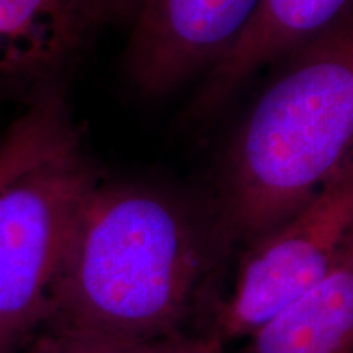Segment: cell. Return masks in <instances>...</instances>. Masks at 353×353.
<instances>
[{
  "mask_svg": "<svg viewBox=\"0 0 353 353\" xmlns=\"http://www.w3.org/2000/svg\"><path fill=\"white\" fill-rule=\"evenodd\" d=\"M223 224L139 185L99 183L82 205L41 325L149 345L185 335L205 299Z\"/></svg>",
  "mask_w": 353,
  "mask_h": 353,
  "instance_id": "6da1fadb",
  "label": "cell"
},
{
  "mask_svg": "<svg viewBox=\"0 0 353 353\" xmlns=\"http://www.w3.org/2000/svg\"><path fill=\"white\" fill-rule=\"evenodd\" d=\"M353 149V37L332 34L260 97L226 165L221 224L252 242L316 195Z\"/></svg>",
  "mask_w": 353,
  "mask_h": 353,
  "instance_id": "7a4b0ae2",
  "label": "cell"
},
{
  "mask_svg": "<svg viewBox=\"0 0 353 353\" xmlns=\"http://www.w3.org/2000/svg\"><path fill=\"white\" fill-rule=\"evenodd\" d=\"M99 183L74 130L0 187V353H20L46 319L74 224Z\"/></svg>",
  "mask_w": 353,
  "mask_h": 353,
  "instance_id": "3957f363",
  "label": "cell"
},
{
  "mask_svg": "<svg viewBox=\"0 0 353 353\" xmlns=\"http://www.w3.org/2000/svg\"><path fill=\"white\" fill-rule=\"evenodd\" d=\"M353 239V149L280 226L249 242L232 294L216 311L223 342L244 339L332 272Z\"/></svg>",
  "mask_w": 353,
  "mask_h": 353,
  "instance_id": "277c9868",
  "label": "cell"
},
{
  "mask_svg": "<svg viewBox=\"0 0 353 353\" xmlns=\"http://www.w3.org/2000/svg\"><path fill=\"white\" fill-rule=\"evenodd\" d=\"M260 0H143L125 65L138 90L162 95L236 43Z\"/></svg>",
  "mask_w": 353,
  "mask_h": 353,
  "instance_id": "5b68a950",
  "label": "cell"
},
{
  "mask_svg": "<svg viewBox=\"0 0 353 353\" xmlns=\"http://www.w3.org/2000/svg\"><path fill=\"white\" fill-rule=\"evenodd\" d=\"M87 34L70 0H0V94L30 101L54 85Z\"/></svg>",
  "mask_w": 353,
  "mask_h": 353,
  "instance_id": "8992f818",
  "label": "cell"
},
{
  "mask_svg": "<svg viewBox=\"0 0 353 353\" xmlns=\"http://www.w3.org/2000/svg\"><path fill=\"white\" fill-rule=\"evenodd\" d=\"M348 0H260L252 19L210 70L198 99L213 110L276 57L329 32Z\"/></svg>",
  "mask_w": 353,
  "mask_h": 353,
  "instance_id": "52a82bcc",
  "label": "cell"
},
{
  "mask_svg": "<svg viewBox=\"0 0 353 353\" xmlns=\"http://www.w3.org/2000/svg\"><path fill=\"white\" fill-rule=\"evenodd\" d=\"M244 339L239 353H353V239L324 280Z\"/></svg>",
  "mask_w": 353,
  "mask_h": 353,
  "instance_id": "ba28073f",
  "label": "cell"
},
{
  "mask_svg": "<svg viewBox=\"0 0 353 353\" xmlns=\"http://www.w3.org/2000/svg\"><path fill=\"white\" fill-rule=\"evenodd\" d=\"M74 131L63 92L51 85L34 95L0 139V187Z\"/></svg>",
  "mask_w": 353,
  "mask_h": 353,
  "instance_id": "9c48e42d",
  "label": "cell"
},
{
  "mask_svg": "<svg viewBox=\"0 0 353 353\" xmlns=\"http://www.w3.org/2000/svg\"><path fill=\"white\" fill-rule=\"evenodd\" d=\"M167 342L169 341L149 343V345H128V343L97 341V339L41 325L20 353H159Z\"/></svg>",
  "mask_w": 353,
  "mask_h": 353,
  "instance_id": "30bf717a",
  "label": "cell"
},
{
  "mask_svg": "<svg viewBox=\"0 0 353 353\" xmlns=\"http://www.w3.org/2000/svg\"><path fill=\"white\" fill-rule=\"evenodd\" d=\"M143 0H70L74 12L88 33L97 26L120 19L134 20Z\"/></svg>",
  "mask_w": 353,
  "mask_h": 353,
  "instance_id": "8fae6325",
  "label": "cell"
},
{
  "mask_svg": "<svg viewBox=\"0 0 353 353\" xmlns=\"http://www.w3.org/2000/svg\"><path fill=\"white\" fill-rule=\"evenodd\" d=\"M223 347L224 342L213 332L200 337L179 335L167 342L159 353H221Z\"/></svg>",
  "mask_w": 353,
  "mask_h": 353,
  "instance_id": "7c38bea8",
  "label": "cell"
}]
</instances>
